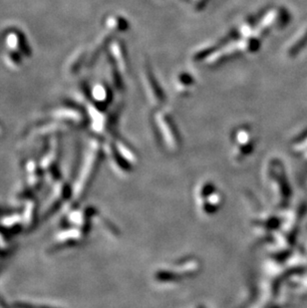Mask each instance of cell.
I'll return each mask as SVG.
<instances>
[{
    "label": "cell",
    "mask_w": 307,
    "mask_h": 308,
    "mask_svg": "<svg viewBox=\"0 0 307 308\" xmlns=\"http://www.w3.org/2000/svg\"><path fill=\"white\" fill-rule=\"evenodd\" d=\"M143 85L147 94L149 101L154 105H160L164 102L165 97L162 92L160 85L158 84L155 77H154L151 69L149 67H145L142 73Z\"/></svg>",
    "instance_id": "obj_1"
},
{
    "label": "cell",
    "mask_w": 307,
    "mask_h": 308,
    "mask_svg": "<svg viewBox=\"0 0 307 308\" xmlns=\"http://www.w3.org/2000/svg\"><path fill=\"white\" fill-rule=\"evenodd\" d=\"M241 53L238 42L235 41L234 44H227L220 50H216L213 54H211L207 58V63L209 66H219L220 64L224 63L225 61H228L233 59L234 57L238 56Z\"/></svg>",
    "instance_id": "obj_2"
},
{
    "label": "cell",
    "mask_w": 307,
    "mask_h": 308,
    "mask_svg": "<svg viewBox=\"0 0 307 308\" xmlns=\"http://www.w3.org/2000/svg\"><path fill=\"white\" fill-rule=\"evenodd\" d=\"M112 52H113V56L116 59L117 65L120 68V70L124 73L127 72L129 68V63H128L127 52L124 48V45L119 41L115 42L112 46Z\"/></svg>",
    "instance_id": "obj_3"
},
{
    "label": "cell",
    "mask_w": 307,
    "mask_h": 308,
    "mask_svg": "<svg viewBox=\"0 0 307 308\" xmlns=\"http://www.w3.org/2000/svg\"><path fill=\"white\" fill-rule=\"evenodd\" d=\"M238 42L240 51L243 53H253L259 48V39L257 36H246L241 38Z\"/></svg>",
    "instance_id": "obj_4"
},
{
    "label": "cell",
    "mask_w": 307,
    "mask_h": 308,
    "mask_svg": "<svg viewBox=\"0 0 307 308\" xmlns=\"http://www.w3.org/2000/svg\"><path fill=\"white\" fill-rule=\"evenodd\" d=\"M194 83H195V80L189 73L182 72L177 76L175 85L179 93L186 94L193 87Z\"/></svg>",
    "instance_id": "obj_5"
},
{
    "label": "cell",
    "mask_w": 307,
    "mask_h": 308,
    "mask_svg": "<svg viewBox=\"0 0 307 308\" xmlns=\"http://www.w3.org/2000/svg\"><path fill=\"white\" fill-rule=\"evenodd\" d=\"M208 1L209 0H194V5H195L196 9L201 10L207 4Z\"/></svg>",
    "instance_id": "obj_6"
}]
</instances>
